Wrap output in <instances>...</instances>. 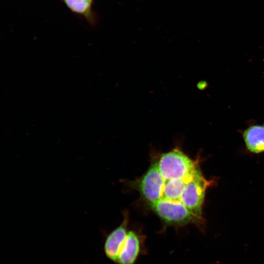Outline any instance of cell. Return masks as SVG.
<instances>
[{
    "label": "cell",
    "instance_id": "cell-8",
    "mask_svg": "<svg viewBox=\"0 0 264 264\" xmlns=\"http://www.w3.org/2000/svg\"><path fill=\"white\" fill-rule=\"evenodd\" d=\"M194 171L191 175L184 178L165 179L162 177L163 184L158 200H168L181 202V197L185 187Z\"/></svg>",
    "mask_w": 264,
    "mask_h": 264
},
{
    "label": "cell",
    "instance_id": "cell-9",
    "mask_svg": "<svg viewBox=\"0 0 264 264\" xmlns=\"http://www.w3.org/2000/svg\"><path fill=\"white\" fill-rule=\"evenodd\" d=\"M72 13L82 17L92 26L96 25L97 16L93 9L94 0H61Z\"/></svg>",
    "mask_w": 264,
    "mask_h": 264
},
{
    "label": "cell",
    "instance_id": "cell-5",
    "mask_svg": "<svg viewBox=\"0 0 264 264\" xmlns=\"http://www.w3.org/2000/svg\"><path fill=\"white\" fill-rule=\"evenodd\" d=\"M162 184V176L154 162L137 181L136 187L144 199L150 203L159 200Z\"/></svg>",
    "mask_w": 264,
    "mask_h": 264
},
{
    "label": "cell",
    "instance_id": "cell-2",
    "mask_svg": "<svg viewBox=\"0 0 264 264\" xmlns=\"http://www.w3.org/2000/svg\"><path fill=\"white\" fill-rule=\"evenodd\" d=\"M210 184L211 182L205 178L198 166L188 182L181 197V202L199 224L203 220L202 206L205 192Z\"/></svg>",
    "mask_w": 264,
    "mask_h": 264
},
{
    "label": "cell",
    "instance_id": "cell-4",
    "mask_svg": "<svg viewBox=\"0 0 264 264\" xmlns=\"http://www.w3.org/2000/svg\"><path fill=\"white\" fill-rule=\"evenodd\" d=\"M144 236L133 230H129L119 253L116 264H136L138 259L147 254Z\"/></svg>",
    "mask_w": 264,
    "mask_h": 264
},
{
    "label": "cell",
    "instance_id": "cell-3",
    "mask_svg": "<svg viewBox=\"0 0 264 264\" xmlns=\"http://www.w3.org/2000/svg\"><path fill=\"white\" fill-rule=\"evenodd\" d=\"M149 205L167 225L180 226L189 223H198L191 212L180 201L160 200Z\"/></svg>",
    "mask_w": 264,
    "mask_h": 264
},
{
    "label": "cell",
    "instance_id": "cell-1",
    "mask_svg": "<svg viewBox=\"0 0 264 264\" xmlns=\"http://www.w3.org/2000/svg\"><path fill=\"white\" fill-rule=\"evenodd\" d=\"M156 163L165 179L186 177L198 166L197 161L191 159L179 146L161 154Z\"/></svg>",
    "mask_w": 264,
    "mask_h": 264
},
{
    "label": "cell",
    "instance_id": "cell-6",
    "mask_svg": "<svg viewBox=\"0 0 264 264\" xmlns=\"http://www.w3.org/2000/svg\"><path fill=\"white\" fill-rule=\"evenodd\" d=\"M128 224V217L126 214L120 225L112 230L106 238L104 245L105 254L109 259L115 264L129 231Z\"/></svg>",
    "mask_w": 264,
    "mask_h": 264
},
{
    "label": "cell",
    "instance_id": "cell-7",
    "mask_svg": "<svg viewBox=\"0 0 264 264\" xmlns=\"http://www.w3.org/2000/svg\"><path fill=\"white\" fill-rule=\"evenodd\" d=\"M239 131L249 152L256 154L264 152V123L258 124L249 121L246 128Z\"/></svg>",
    "mask_w": 264,
    "mask_h": 264
}]
</instances>
